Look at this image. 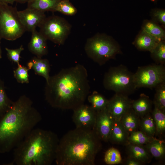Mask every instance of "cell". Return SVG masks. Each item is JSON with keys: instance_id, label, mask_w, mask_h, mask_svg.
<instances>
[{"instance_id": "obj_19", "label": "cell", "mask_w": 165, "mask_h": 165, "mask_svg": "<svg viewBox=\"0 0 165 165\" xmlns=\"http://www.w3.org/2000/svg\"><path fill=\"white\" fill-rule=\"evenodd\" d=\"M28 68H32L36 74L44 77L47 82L50 79V66L48 61L46 59L34 57L28 64Z\"/></svg>"}, {"instance_id": "obj_20", "label": "cell", "mask_w": 165, "mask_h": 165, "mask_svg": "<svg viewBox=\"0 0 165 165\" xmlns=\"http://www.w3.org/2000/svg\"><path fill=\"white\" fill-rule=\"evenodd\" d=\"M140 117L134 112L132 108L123 116L120 121L129 135L138 130L139 127Z\"/></svg>"}, {"instance_id": "obj_26", "label": "cell", "mask_w": 165, "mask_h": 165, "mask_svg": "<svg viewBox=\"0 0 165 165\" xmlns=\"http://www.w3.org/2000/svg\"><path fill=\"white\" fill-rule=\"evenodd\" d=\"M151 113L156 127V134H163L165 131V112L154 106V108Z\"/></svg>"}, {"instance_id": "obj_5", "label": "cell", "mask_w": 165, "mask_h": 165, "mask_svg": "<svg viewBox=\"0 0 165 165\" xmlns=\"http://www.w3.org/2000/svg\"><path fill=\"white\" fill-rule=\"evenodd\" d=\"M84 49L87 56L100 66L122 53L117 42L104 34L98 33L88 38Z\"/></svg>"}, {"instance_id": "obj_1", "label": "cell", "mask_w": 165, "mask_h": 165, "mask_svg": "<svg viewBox=\"0 0 165 165\" xmlns=\"http://www.w3.org/2000/svg\"><path fill=\"white\" fill-rule=\"evenodd\" d=\"M90 87L87 71L80 64L62 69L46 83V100L52 107L74 110L84 104Z\"/></svg>"}, {"instance_id": "obj_23", "label": "cell", "mask_w": 165, "mask_h": 165, "mask_svg": "<svg viewBox=\"0 0 165 165\" xmlns=\"http://www.w3.org/2000/svg\"><path fill=\"white\" fill-rule=\"evenodd\" d=\"M151 112L140 118L139 127L140 130L146 135L154 137L156 134L155 124Z\"/></svg>"}, {"instance_id": "obj_10", "label": "cell", "mask_w": 165, "mask_h": 165, "mask_svg": "<svg viewBox=\"0 0 165 165\" xmlns=\"http://www.w3.org/2000/svg\"><path fill=\"white\" fill-rule=\"evenodd\" d=\"M73 111L72 119L76 128L93 130L95 121L96 111L91 106L83 104Z\"/></svg>"}, {"instance_id": "obj_29", "label": "cell", "mask_w": 165, "mask_h": 165, "mask_svg": "<svg viewBox=\"0 0 165 165\" xmlns=\"http://www.w3.org/2000/svg\"><path fill=\"white\" fill-rule=\"evenodd\" d=\"M151 58L156 64L164 65L165 64V41L159 42L150 52Z\"/></svg>"}, {"instance_id": "obj_15", "label": "cell", "mask_w": 165, "mask_h": 165, "mask_svg": "<svg viewBox=\"0 0 165 165\" xmlns=\"http://www.w3.org/2000/svg\"><path fill=\"white\" fill-rule=\"evenodd\" d=\"M159 42L153 36L141 30L133 44L138 50L150 53Z\"/></svg>"}, {"instance_id": "obj_31", "label": "cell", "mask_w": 165, "mask_h": 165, "mask_svg": "<svg viewBox=\"0 0 165 165\" xmlns=\"http://www.w3.org/2000/svg\"><path fill=\"white\" fill-rule=\"evenodd\" d=\"M54 11L67 15L72 16L76 14L77 10L69 0H60L55 8Z\"/></svg>"}, {"instance_id": "obj_17", "label": "cell", "mask_w": 165, "mask_h": 165, "mask_svg": "<svg viewBox=\"0 0 165 165\" xmlns=\"http://www.w3.org/2000/svg\"><path fill=\"white\" fill-rule=\"evenodd\" d=\"M153 101L144 94H141L139 98L132 100V108L140 118L150 113L152 111Z\"/></svg>"}, {"instance_id": "obj_40", "label": "cell", "mask_w": 165, "mask_h": 165, "mask_svg": "<svg viewBox=\"0 0 165 165\" xmlns=\"http://www.w3.org/2000/svg\"><path fill=\"white\" fill-rule=\"evenodd\" d=\"M151 1H152V2H156V1H157L158 0H150Z\"/></svg>"}, {"instance_id": "obj_28", "label": "cell", "mask_w": 165, "mask_h": 165, "mask_svg": "<svg viewBox=\"0 0 165 165\" xmlns=\"http://www.w3.org/2000/svg\"><path fill=\"white\" fill-rule=\"evenodd\" d=\"M155 88V93L153 104L165 112V82L158 84Z\"/></svg>"}, {"instance_id": "obj_37", "label": "cell", "mask_w": 165, "mask_h": 165, "mask_svg": "<svg viewBox=\"0 0 165 165\" xmlns=\"http://www.w3.org/2000/svg\"><path fill=\"white\" fill-rule=\"evenodd\" d=\"M15 2V0H0V3L13 5Z\"/></svg>"}, {"instance_id": "obj_16", "label": "cell", "mask_w": 165, "mask_h": 165, "mask_svg": "<svg viewBox=\"0 0 165 165\" xmlns=\"http://www.w3.org/2000/svg\"><path fill=\"white\" fill-rule=\"evenodd\" d=\"M129 136L120 121L113 119L108 141L114 144L126 145L128 144Z\"/></svg>"}, {"instance_id": "obj_8", "label": "cell", "mask_w": 165, "mask_h": 165, "mask_svg": "<svg viewBox=\"0 0 165 165\" xmlns=\"http://www.w3.org/2000/svg\"><path fill=\"white\" fill-rule=\"evenodd\" d=\"M39 27V32L47 40L63 45L70 33L71 26L63 18L53 16L46 17Z\"/></svg>"}, {"instance_id": "obj_6", "label": "cell", "mask_w": 165, "mask_h": 165, "mask_svg": "<svg viewBox=\"0 0 165 165\" xmlns=\"http://www.w3.org/2000/svg\"><path fill=\"white\" fill-rule=\"evenodd\" d=\"M103 84L106 90L127 96L134 92L137 89L134 73L122 64L110 68L104 75Z\"/></svg>"}, {"instance_id": "obj_13", "label": "cell", "mask_w": 165, "mask_h": 165, "mask_svg": "<svg viewBox=\"0 0 165 165\" xmlns=\"http://www.w3.org/2000/svg\"><path fill=\"white\" fill-rule=\"evenodd\" d=\"M18 14L26 31L31 32L39 27L46 17L44 12L29 8L18 11Z\"/></svg>"}, {"instance_id": "obj_22", "label": "cell", "mask_w": 165, "mask_h": 165, "mask_svg": "<svg viewBox=\"0 0 165 165\" xmlns=\"http://www.w3.org/2000/svg\"><path fill=\"white\" fill-rule=\"evenodd\" d=\"M152 157L162 160L165 155V143L163 140L155 138L144 145Z\"/></svg>"}, {"instance_id": "obj_18", "label": "cell", "mask_w": 165, "mask_h": 165, "mask_svg": "<svg viewBox=\"0 0 165 165\" xmlns=\"http://www.w3.org/2000/svg\"><path fill=\"white\" fill-rule=\"evenodd\" d=\"M126 146L128 156L134 158L145 164L151 162L152 156L144 145L128 143Z\"/></svg>"}, {"instance_id": "obj_11", "label": "cell", "mask_w": 165, "mask_h": 165, "mask_svg": "<svg viewBox=\"0 0 165 165\" xmlns=\"http://www.w3.org/2000/svg\"><path fill=\"white\" fill-rule=\"evenodd\" d=\"M113 119L106 108L96 111L95 123L93 129L101 141L108 142L110 136Z\"/></svg>"}, {"instance_id": "obj_4", "label": "cell", "mask_w": 165, "mask_h": 165, "mask_svg": "<svg viewBox=\"0 0 165 165\" xmlns=\"http://www.w3.org/2000/svg\"><path fill=\"white\" fill-rule=\"evenodd\" d=\"M59 139L50 130L35 128L13 150L10 165H50Z\"/></svg>"}, {"instance_id": "obj_2", "label": "cell", "mask_w": 165, "mask_h": 165, "mask_svg": "<svg viewBox=\"0 0 165 165\" xmlns=\"http://www.w3.org/2000/svg\"><path fill=\"white\" fill-rule=\"evenodd\" d=\"M40 113L26 96L20 97L0 118V152L13 150L41 121Z\"/></svg>"}, {"instance_id": "obj_27", "label": "cell", "mask_w": 165, "mask_h": 165, "mask_svg": "<svg viewBox=\"0 0 165 165\" xmlns=\"http://www.w3.org/2000/svg\"><path fill=\"white\" fill-rule=\"evenodd\" d=\"M154 137L149 136L140 130L134 131L128 136V143L138 145H144L155 139Z\"/></svg>"}, {"instance_id": "obj_39", "label": "cell", "mask_w": 165, "mask_h": 165, "mask_svg": "<svg viewBox=\"0 0 165 165\" xmlns=\"http://www.w3.org/2000/svg\"><path fill=\"white\" fill-rule=\"evenodd\" d=\"M1 38H0V59L2 58V51L0 46V40Z\"/></svg>"}, {"instance_id": "obj_12", "label": "cell", "mask_w": 165, "mask_h": 165, "mask_svg": "<svg viewBox=\"0 0 165 165\" xmlns=\"http://www.w3.org/2000/svg\"><path fill=\"white\" fill-rule=\"evenodd\" d=\"M128 96L115 93L108 100L106 108L114 119L120 121L123 114L132 108V100Z\"/></svg>"}, {"instance_id": "obj_14", "label": "cell", "mask_w": 165, "mask_h": 165, "mask_svg": "<svg viewBox=\"0 0 165 165\" xmlns=\"http://www.w3.org/2000/svg\"><path fill=\"white\" fill-rule=\"evenodd\" d=\"M47 39L36 29L32 32V35L28 45L29 50L37 57L41 58L48 53Z\"/></svg>"}, {"instance_id": "obj_24", "label": "cell", "mask_w": 165, "mask_h": 165, "mask_svg": "<svg viewBox=\"0 0 165 165\" xmlns=\"http://www.w3.org/2000/svg\"><path fill=\"white\" fill-rule=\"evenodd\" d=\"M60 0H31L28 2V8L45 12L54 11L55 8Z\"/></svg>"}, {"instance_id": "obj_9", "label": "cell", "mask_w": 165, "mask_h": 165, "mask_svg": "<svg viewBox=\"0 0 165 165\" xmlns=\"http://www.w3.org/2000/svg\"><path fill=\"white\" fill-rule=\"evenodd\" d=\"M134 80L136 88H155L165 82V66L155 64L139 67L134 73Z\"/></svg>"}, {"instance_id": "obj_25", "label": "cell", "mask_w": 165, "mask_h": 165, "mask_svg": "<svg viewBox=\"0 0 165 165\" xmlns=\"http://www.w3.org/2000/svg\"><path fill=\"white\" fill-rule=\"evenodd\" d=\"M87 98L90 106L95 111H100L106 108L108 100L97 91H93Z\"/></svg>"}, {"instance_id": "obj_35", "label": "cell", "mask_w": 165, "mask_h": 165, "mask_svg": "<svg viewBox=\"0 0 165 165\" xmlns=\"http://www.w3.org/2000/svg\"><path fill=\"white\" fill-rule=\"evenodd\" d=\"M5 49L7 51L9 58L16 63L18 66L20 65L19 61L20 54L24 50L23 46L21 45L19 48L15 49H11L7 48H6Z\"/></svg>"}, {"instance_id": "obj_36", "label": "cell", "mask_w": 165, "mask_h": 165, "mask_svg": "<svg viewBox=\"0 0 165 165\" xmlns=\"http://www.w3.org/2000/svg\"><path fill=\"white\" fill-rule=\"evenodd\" d=\"M125 164L127 165H142L145 163L134 158L128 156L126 161Z\"/></svg>"}, {"instance_id": "obj_21", "label": "cell", "mask_w": 165, "mask_h": 165, "mask_svg": "<svg viewBox=\"0 0 165 165\" xmlns=\"http://www.w3.org/2000/svg\"><path fill=\"white\" fill-rule=\"evenodd\" d=\"M141 30L153 36L159 42L165 41V32L163 28L152 20H145Z\"/></svg>"}, {"instance_id": "obj_38", "label": "cell", "mask_w": 165, "mask_h": 165, "mask_svg": "<svg viewBox=\"0 0 165 165\" xmlns=\"http://www.w3.org/2000/svg\"><path fill=\"white\" fill-rule=\"evenodd\" d=\"M31 0H15V2L20 3H24L28 2Z\"/></svg>"}, {"instance_id": "obj_30", "label": "cell", "mask_w": 165, "mask_h": 165, "mask_svg": "<svg viewBox=\"0 0 165 165\" xmlns=\"http://www.w3.org/2000/svg\"><path fill=\"white\" fill-rule=\"evenodd\" d=\"M13 102L7 96L4 83L0 79V118L9 109Z\"/></svg>"}, {"instance_id": "obj_34", "label": "cell", "mask_w": 165, "mask_h": 165, "mask_svg": "<svg viewBox=\"0 0 165 165\" xmlns=\"http://www.w3.org/2000/svg\"><path fill=\"white\" fill-rule=\"evenodd\" d=\"M152 20L155 23L161 24L162 27L165 26V10L163 9H156L151 12Z\"/></svg>"}, {"instance_id": "obj_33", "label": "cell", "mask_w": 165, "mask_h": 165, "mask_svg": "<svg viewBox=\"0 0 165 165\" xmlns=\"http://www.w3.org/2000/svg\"><path fill=\"white\" fill-rule=\"evenodd\" d=\"M17 68L14 71V76L17 81L21 83L29 82L28 68L21 66H18Z\"/></svg>"}, {"instance_id": "obj_7", "label": "cell", "mask_w": 165, "mask_h": 165, "mask_svg": "<svg viewBox=\"0 0 165 165\" xmlns=\"http://www.w3.org/2000/svg\"><path fill=\"white\" fill-rule=\"evenodd\" d=\"M25 31L16 8L0 3V38L14 41L21 37Z\"/></svg>"}, {"instance_id": "obj_3", "label": "cell", "mask_w": 165, "mask_h": 165, "mask_svg": "<svg viewBox=\"0 0 165 165\" xmlns=\"http://www.w3.org/2000/svg\"><path fill=\"white\" fill-rule=\"evenodd\" d=\"M92 130L76 128L59 139L55 161L57 165H94L102 148Z\"/></svg>"}, {"instance_id": "obj_32", "label": "cell", "mask_w": 165, "mask_h": 165, "mask_svg": "<svg viewBox=\"0 0 165 165\" xmlns=\"http://www.w3.org/2000/svg\"><path fill=\"white\" fill-rule=\"evenodd\" d=\"M104 160L106 164L112 165L121 163L122 158L119 151L117 149L112 147L106 151Z\"/></svg>"}]
</instances>
